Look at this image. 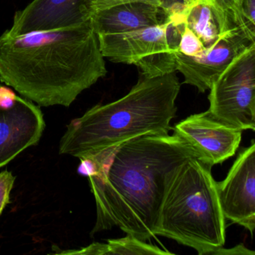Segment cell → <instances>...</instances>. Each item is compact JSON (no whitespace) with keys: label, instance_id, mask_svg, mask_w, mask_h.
Returning <instances> with one entry per match:
<instances>
[{"label":"cell","instance_id":"cell-1","mask_svg":"<svg viewBox=\"0 0 255 255\" xmlns=\"http://www.w3.org/2000/svg\"><path fill=\"white\" fill-rule=\"evenodd\" d=\"M194 156L174 134L147 133L80 158L79 172L89 177L96 203L91 235L119 228L142 241L154 238L168 178Z\"/></svg>","mask_w":255,"mask_h":255},{"label":"cell","instance_id":"cell-2","mask_svg":"<svg viewBox=\"0 0 255 255\" xmlns=\"http://www.w3.org/2000/svg\"><path fill=\"white\" fill-rule=\"evenodd\" d=\"M107 74L89 20L57 30L0 35V83L38 105L70 107Z\"/></svg>","mask_w":255,"mask_h":255},{"label":"cell","instance_id":"cell-3","mask_svg":"<svg viewBox=\"0 0 255 255\" xmlns=\"http://www.w3.org/2000/svg\"><path fill=\"white\" fill-rule=\"evenodd\" d=\"M180 83L176 72L141 75L128 95L97 105L67 126L60 154L80 158L147 133H168L175 117Z\"/></svg>","mask_w":255,"mask_h":255},{"label":"cell","instance_id":"cell-4","mask_svg":"<svg viewBox=\"0 0 255 255\" xmlns=\"http://www.w3.org/2000/svg\"><path fill=\"white\" fill-rule=\"evenodd\" d=\"M211 169L194 156L173 171L167 183L155 236L175 240L200 255H211L223 247L226 219Z\"/></svg>","mask_w":255,"mask_h":255},{"label":"cell","instance_id":"cell-5","mask_svg":"<svg viewBox=\"0 0 255 255\" xmlns=\"http://www.w3.org/2000/svg\"><path fill=\"white\" fill-rule=\"evenodd\" d=\"M171 23L168 17L165 23L157 26L124 33L97 35L101 53L111 62L135 65L144 77L176 72L178 38Z\"/></svg>","mask_w":255,"mask_h":255},{"label":"cell","instance_id":"cell-6","mask_svg":"<svg viewBox=\"0 0 255 255\" xmlns=\"http://www.w3.org/2000/svg\"><path fill=\"white\" fill-rule=\"evenodd\" d=\"M210 114L240 130L255 129V44L236 56L210 86Z\"/></svg>","mask_w":255,"mask_h":255},{"label":"cell","instance_id":"cell-7","mask_svg":"<svg viewBox=\"0 0 255 255\" xmlns=\"http://www.w3.org/2000/svg\"><path fill=\"white\" fill-rule=\"evenodd\" d=\"M172 129L192 147L199 160L211 167L235 155L243 132L219 122L208 110L189 116Z\"/></svg>","mask_w":255,"mask_h":255},{"label":"cell","instance_id":"cell-8","mask_svg":"<svg viewBox=\"0 0 255 255\" xmlns=\"http://www.w3.org/2000/svg\"><path fill=\"white\" fill-rule=\"evenodd\" d=\"M217 186L225 219L238 224L253 236L255 228V143L239 152L227 175Z\"/></svg>","mask_w":255,"mask_h":255},{"label":"cell","instance_id":"cell-9","mask_svg":"<svg viewBox=\"0 0 255 255\" xmlns=\"http://www.w3.org/2000/svg\"><path fill=\"white\" fill-rule=\"evenodd\" d=\"M253 44L255 41L251 39L243 29L237 28L199 57L186 56L175 52L176 71L184 77V84L194 86L204 93L234 58Z\"/></svg>","mask_w":255,"mask_h":255},{"label":"cell","instance_id":"cell-10","mask_svg":"<svg viewBox=\"0 0 255 255\" xmlns=\"http://www.w3.org/2000/svg\"><path fill=\"white\" fill-rule=\"evenodd\" d=\"M44 128L42 112L26 98L17 96L11 107L0 109V168L36 145Z\"/></svg>","mask_w":255,"mask_h":255},{"label":"cell","instance_id":"cell-11","mask_svg":"<svg viewBox=\"0 0 255 255\" xmlns=\"http://www.w3.org/2000/svg\"><path fill=\"white\" fill-rule=\"evenodd\" d=\"M90 20L87 0H33L17 11L7 32L12 36L71 27Z\"/></svg>","mask_w":255,"mask_h":255},{"label":"cell","instance_id":"cell-12","mask_svg":"<svg viewBox=\"0 0 255 255\" xmlns=\"http://www.w3.org/2000/svg\"><path fill=\"white\" fill-rule=\"evenodd\" d=\"M165 9L173 21L192 32L206 51L222 37L240 27L220 0H180Z\"/></svg>","mask_w":255,"mask_h":255},{"label":"cell","instance_id":"cell-13","mask_svg":"<svg viewBox=\"0 0 255 255\" xmlns=\"http://www.w3.org/2000/svg\"><path fill=\"white\" fill-rule=\"evenodd\" d=\"M168 13L162 7L129 2L116 5L91 15V26L97 35L131 32L165 23Z\"/></svg>","mask_w":255,"mask_h":255},{"label":"cell","instance_id":"cell-14","mask_svg":"<svg viewBox=\"0 0 255 255\" xmlns=\"http://www.w3.org/2000/svg\"><path fill=\"white\" fill-rule=\"evenodd\" d=\"M107 255H172L153 245L146 243L133 236L127 234L126 237L108 240L107 243Z\"/></svg>","mask_w":255,"mask_h":255},{"label":"cell","instance_id":"cell-15","mask_svg":"<svg viewBox=\"0 0 255 255\" xmlns=\"http://www.w3.org/2000/svg\"><path fill=\"white\" fill-rule=\"evenodd\" d=\"M164 0H87V7L89 14L92 15L94 13L107 8H111L122 4L129 3V2H144L162 7Z\"/></svg>","mask_w":255,"mask_h":255},{"label":"cell","instance_id":"cell-16","mask_svg":"<svg viewBox=\"0 0 255 255\" xmlns=\"http://www.w3.org/2000/svg\"><path fill=\"white\" fill-rule=\"evenodd\" d=\"M15 177L11 171H0V215L9 203L10 193L14 186Z\"/></svg>","mask_w":255,"mask_h":255},{"label":"cell","instance_id":"cell-17","mask_svg":"<svg viewBox=\"0 0 255 255\" xmlns=\"http://www.w3.org/2000/svg\"><path fill=\"white\" fill-rule=\"evenodd\" d=\"M255 252L249 250L243 244L237 245L232 249H225L223 247L212 252L211 255H255Z\"/></svg>","mask_w":255,"mask_h":255},{"label":"cell","instance_id":"cell-18","mask_svg":"<svg viewBox=\"0 0 255 255\" xmlns=\"http://www.w3.org/2000/svg\"><path fill=\"white\" fill-rule=\"evenodd\" d=\"M180 0H164L162 7L164 8H168L171 6V5H174V4L178 3V2H180Z\"/></svg>","mask_w":255,"mask_h":255}]
</instances>
